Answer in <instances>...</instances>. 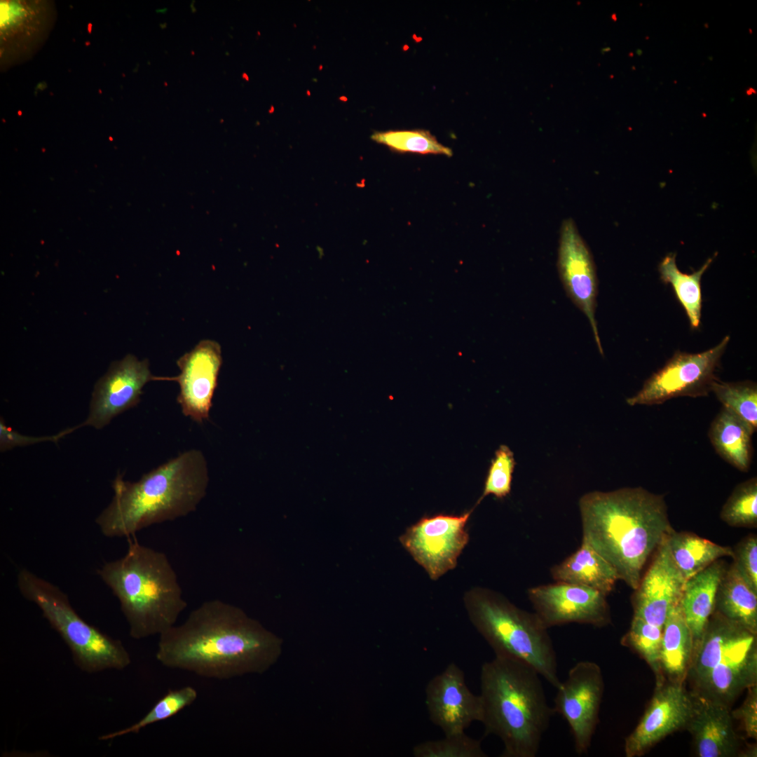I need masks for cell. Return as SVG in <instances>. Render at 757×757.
Returning a JSON list of instances; mask_svg holds the SVG:
<instances>
[{"instance_id": "44dd1931", "label": "cell", "mask_w": 757, "mask_h": 757, "mask_svg": "<svg viewBox=\"0 0 757 757\" xmlns=\"http://www.w3.org/2000/svg\"><path fill=\"white\" fill-rule=\"evenodd\" d=\"M550 572L557 582L590 587L606 596L620 580L614 568L584 543L574 553L554 566Z\"/></svg>"}, {"instance_id": "8992f818", "label": "cell", "mask_w": 757, "mask_h": 757, "mask_svg": "<svg viewBox=\"0 0 757 757\" xmlns=\"http://www.w3.org/2000/svg\"><path fill=\"white\" fill-rule=\"evenodd\" d=\"M463 602L470 622L496 656L522 662L556 689L559 686L557 653L547 628L535 612L480 587L467 591Z\"/></svg>"}, {"instance_id": "484cf974", "label": "cell", "mask_w": 757, "mask_h": 757, "mask_svg": "<svg viewBox=\"0 0 757 757\" xmlns=\"http://www.w3.org/2000/svg\"><path fill=\"white\" fill-rule=\"evenodd\" d=\"M714 257L716 255L709 258L699 270L690 274L684 273L678 268L674 253L668 254L658 266L661 280L671 285L693 329H697L700 324L702 303L701 278Z\"/></svg>"}, {"instance_id": "3957f363", "label": "cell", "mask_w": 757, "mask_h": 757, "mask_svg": "<svg viewBox=\"0 0 757 757\" xmlns=\"http://www.w3.org/2000/svg\"><path fill=\"white\" fill-rule=\"evenodd\" d=\"M209 483L205 457L198 449L186 451L145 473L137 482L115 477L110 503L97 517L101 533L129 537L151 525L194 512Z\"/></svg>"}, {"instance_id": "8d00e7d4", "label": "cell", "mask_w": 757, "mask_h": 757, "mask_svg": "<svg viewBox=\"0 0 757 757\" xmlns=\"http://www.w3.org/2000/svg\"><path fill=\"white\" fill-rule=\"evenodd\" d=\"M751 90H753V91H755V90H753V88H751ZM746 92H747V93H746V94H747V95H751V91H750V88H749V91H748V90H747Z\"/></svg>"}, {"instance_id": "4dcf8cb0", "label": "cell", "mask_w": 757, "mask_h": 757, "mask_svg": "<svg viewBox=\"0 0 757 757\" xmlns=\"http://www.w3.org/2000/svg\"><path fill=\"white\" fill-rule=\"evenodd\" d=\"M662 628L633 616L628 632L621 643L637 652L651 667L657 676V683L662 682L660 669V649Z\"/></svg>"}, {"instance_id": "603a6c76", "label": "cell", "mask_w": 757, "mask_h": 757, "mask_svg": "<svg viewBox=\"0 0 757 757\" xmlns=\"http://www.w3.org/2000/svg\"><path fill=\"white\" fill-rule=\"evenodd\" d=\"M693 638L684 619L680 602L669 612L662 628L660 664L662 675L670 681L687 677L693 653Z\"/></svg>"}, {"instance_id": "ba28073f", "label": "cell", "mask_w": 757, "mask_h": 757, "mask_svg": "<svg viewBox=\"0 0 757 757\" xmlns=\"http://www.w3.org/2000/svg\"><path fill=\"white\" fill-rule=\"evenodd\" d=\"M730 341L725 336L716 346L698 353L676 351L633 396L630 406L657 405L678 397H699L711 392L716 371Z\"/></svg>"}, {"instance_id": "e0dca14e", "label": "cell", "mask_w": 757, "mask_h": 757, "mask_svg": "<svg viewBox=\"0 0 757 757\" xmlns=\"http://www.w3.org/2000/svg\"><path fill=\"white\" fill-rule=\"evenodd\" d=\"M686 581L670 554L666 538L634 589V616L663 627L669 611L680 602Z\"/></svg>"}, {"instance_id": "4316f807", "label": "cell", "mask_w": 757, "mask_h": 757, "mask_svg": "<svg viewBox=\"0 0 757 757\" xmlns=\"http://www.w3.org/2000/svg\"><path fill=\"white\" fill-rule=\"evenodd\" d=\"M723 409L744 421L753 432L757 429V386L751 381L725 382L716 379L711 386Z\"/></svg>"}, {"instance_id": "e575fe53", "label": "cell", "mask_w": 757, "mask_h": 757, "mask_svg": "<svg viewBox=\"0 0 757 757\" xmlns=\"http://www.w3.org/2000/svg\"><path fill=\"white\" fill-rule=\"evenodd\" d=\"M75 427L65 429L57 434L50 436L32 437L23 435L7 426L2 418L0 421V449L5 451L16 446H27L41 442L50 441L55 444L63 437L74 432Z\"/></svg>"}, {"instance_id": "83f0119b", "label": "cell", "mask_w": 757, "mask_h": 757, "mask_svg": "<svg viewBox=\"0 0 757 757\" xmlns=\"http://www.w3.org/2000/svg\"><path fill=\"white\" fill-rule=\"evenodd\" d=\"M198 697V692L192 686H184L169 690L153 707L134 724L99 737L100 740H110L128 734L138 733L143 728L167 720L191 705Z\"/></svg>"}, {"instance_id": "8fae6325", "label": "cell", "mask_w": 757, "mask_h": 757, "mask_svg": "<svg viewBox=\"0 0 757 757\" xmlns=\"http://www.w3.org/2000/svg\"><path fill=\"white\" fill-rule=\"evenodd\" d=\"M172 381V377L151 374L147 359L129 354L114 362L97 382L92 394L88 416L77 425L101 429L120 414L139 402L144 386L151 381Z\"/></svg>"}, {"instance_id": "7402d4cb", "label": "cell", "mask_w": 757, "mask_h": 757, "mask_svg": "<svg viewBox=\"0 0 757 757\" xmlns=\"http://www.w3.org/2000/svg\"><path fill=\"white\" fill-rule=\"evenodd\" d=\"M753 433L744 421L722 408L712 421L708 435L718 455L736 469L746 472L752 461Z\"/></svg>"}, {"instance_id": "d6a6232c", "label": "cell", "mask_w": 757, "mask_h": 757, "mask_svg": "<svg viewBox=\"0 0 757 757\" xmlns=\"http://www.w3.org/2000/svg\"><path fill=\"white\" fill-rule=\"evenodd\" d=\"M515 466L514 453L506 445L496 451L484 483L483 493L477 501L493 495L498 498L506 497L511 491L512 474Z\"/></svg>"}, {"instance_id": "1f68e13d", "label": "cell", "mask_w": 757, "mask_h": 757, "mask_svg": "<svg viewBox=\"0 0 757 757\" xmlns=\"http://www.w3.org/2000/svg\"><path fill=\"white\" fill-rule=\"evenodd\" d=\"M441 739L428 740L414 746V757H486L480 741L465 732L444 735Z\"/></svg>"}, {"instance_id": "d4e9b609", "label": "cell", "mask_w": 757, "mask_h": 757, "mask_svg": "<svg viewBox=\"0 0 757 757\" xmlns=\"http://www.w3.org/2000/svg\"><path fill=\"white\" fill-rule=\"evenodd\" d=\"M670 554L688 580L724 557L733 556V550L690 532L674 530L667 538Z\"/></svg>"}, {"instance_id": "277c9868", "label": "cell", "mask_w": 757, "mask_h": 757, "mask_svg": "<svg viewBox=\"0 0 757 757\" xmlns=\"http://www.w3.org/2000/svg\"><path fill=\"white\" fill-rule=\"evenodd\" d=\"M540 675L529 665L496 656L482 665L481 723L503 744L501 757H536L554 714Z\"/></svg>"}, {"instance_id": "ac0fdd59", "label": "cell", "mask_w": 757, "mask_h": 757, "mask_svg": "<svg viewBox=\"0 0 757 757\" xmlns=\"http://www.w3.org/2000/svg\"><path fill=\"white\" fill-rule=\"evenodd\" d=\"M757 643L754 636L721 657L694 685L693 694L729 705L743 690L756 685Z\"/></svg>"}, {"instance_id": "5b68a950", "label": "cell", "mask_w": 757, "mask_h": 757, "mask_svg": "<svg viewBox=\"0 0 757 757\" xmlns=\"http://www.w3.org/2000/svg\"><path fill=\"white\" fill-rule=\"evenodd\" d=\"M97 573L118 599L133 639L160 635L176 625L186 608L168 557L137 540H130L122 557L104 563Z\"/></svg>"}, {"instance_id": "2e32d148", "label": "cell", "mask_w": 757, "mask_h": 757, "mask_svg": "<svg viewBox=\"0 0 757 757\" xmlns=\"http://www.w3.org/2000/svg\"><path fill=\"white\" fill-rule=\"evenodd\" d=\"M425 705L430 721L444 735L463 732L482 718L480 697L470 690L464 672L455 663L448 664L428 682Z\"/></svg>"}, {"instance_id": "9a60e30c", "label": "cell", "mask_w": 757, "mask_h": 757, "mask_svg": "<svg viewBox=\"0 0 757 757\" xmlns=\"http://www.w3.org/2000/svg\"><path fill=\"white\" fill-rule=\"evenodd\" d=\"M222 364L221 348L215 341H200L177 360L180 369L173 381L179 386L177 401L183 414L197 423L209 418Z\"/></svg>"}, {"instance_id": "30bf717a", "label": "cell", "mask_w": 757, "mask_h": 757, "mask_svg": "<svg viewBox=\"0 0 757 757\" xmlns=\"http://www.w3.org/2000/svg\"><path fill=\"white\" fill-rule=\"evenodd\" d=\"M603 692L599 666L586 660L573 666L557 688L552 708L568 724L578 755L586 753L589 749L599 722Z\"/></svg>"}, {"instance_id": "d6986e66", "label": "cell", "mask_w": 757, "mask_h": 757, "mask_svg": "<svg viewBox=\"0 0 757 757\" xmlns=\"http://www.w3.org/2000/svg\"><path fill=\"white\" fill-rule=\"evenodd\" d=\"M694 709L686 728L693 738L700 757H730L738 750V737L734 730L728 706L693 694Z\"/></svg>"}, {"instance_id": "4fadbf2b", "label": "cell", "mask_w": 757, "mask_h": 757, "mask_svg": "<svg viewBox=\"0 0 757 757\" xmlns=\"http://www.w3.org/2000/svg\"><path fill=\"white\" fill-rule=\"evenodd\" d=\"M527 594L547 629L572 622L602 627L611 621L606 595L590 587L557 582L531 587Z\"/></svg>"}, {"instance_id": "6da1fadb", "label": "cell", "mask_w": 757, "mask_h": 757, "mask_svg": "<svg viewBox=\"0 0 757 757\" xmlns=\"http://www.w3.org/2000/svg\"><path fill=\"white\" fill-rule=\"evenodd\" d=\"M282 644L240 608L212 599L159 635L156 657L168 668L229 679L266 671L280 656Z\"/></svg>"}, {"instance_id": "f1b7e54d", "label": "cell", "mask_w": 757, "mask_h": 757, "mask_svg": "<svg viewBox=\"0 0 757 757\" xmlns=\"http://www.w3.org/2000/svg\"><path fill=\"white\" fill-rule=\"evenodd\" d=\"M371 139L399 153L439 154L451 156V149L424 130H397L375 132Z\"/></svg>"}, {"instance_id": "f546056e", "label": "cell", "mask_w": 757, "mask_h": 757, "mask_svg": "<svg viewBox=\"0 0 757 757\" xmlns=\"http://www.w3.org/2000/svg\"><path fill=\"white\" fill-rule=\"evenodd\" d=\"M720 518L735 527L757 526V478L751 477L734 489L723 505Z\"/></svg>"}, {"instance_id": "9c48e42d", "label": "cell", "mask_w": 757, "mask_h": 757, "mask_svg": "<svg viewBox=\"0 0 757 757\" xmlns=\"http://www.w3.org/2000/svg\"><path fill=\"white\" fill-rule=\"evenodd\" d=\"M472 511L423 517L400 536L403 547L431 580L439 579L456 566L469 542L466 525Z\"/></svg>"}, {"instance_id": "7a4b0ae2", "label": "cell", "mask_w": 757, "mask_h": 757, "mask_svg": "<svg viewBox=\"0 0 757 757\" xmlns=\"http://www.w3.org/2000/svg\"><path fill=\"white\" fill-rule=\"evenodd\" d=\"M582 540L634 590L648 558L674 531L662 495L642 487L592 491L579 500Z\"/></svg>"}, {"instance_id": "5bb4252c", "label": "cell", "mask_w": 757, "mask_h": 757, "mask_svg": "<svg viewBox=\"0 0 757 757\" xmlns=\"http://www.w3.org/2000/svg\"><path fill=\"white\" fill-rule=\"evenodd\" d=\"M693 709V695L687 692L683 683H657L642 718L625 739V756H641L669 735L686 728Z\"/></svg>"}, {"instance_id": "d590c367", "label": "cell", "mask_w": 757, "mask_h": 757, "mask_svg": "<svg viewBox=\"0 0 757 757\" xmlns=\"http://www.w3.org/2000/svg\"><path fill=\"white\" fill-rule=\"evenodd\" d=\"M747 696L741 707L731 713L741 721L748 737H757V685L748 688Z\"/></svg>"}, {"instance_id": "ffe728a7", "label": "cell", "mask_w": 757, "mask_h": 757, "mask_svg": "<svg viewBox=\"0 0 757 757\" xmlns=\"http://www.w3.org/2000/svg\"><path fill=\"white\" fill-rule=\"evenodd\" d=\"M725 569L724 562L718 559L685 582L680 605L694 646L701 639L715 610L718 587Z\"/></svg>"}, {"instance_id": "cb8c5ba5", "label": "cell", "mask_w": 757, "mask_h": 757, "mask_svg": "<svg viewBox=\"0 0 757 757\" xmlns=\"http://www.w3.org/2000/svg\"><path fill=\"white\" fill-rule=\"evenodd\" d=\"M714 611L757 634V593L747 585L733 564L726 568L718 585Z\"/></svg>"}, {"instance_id": "836d02e7", "label": "cell", "mask_w": 757, "mask_h": 757, "mask_svg": "<svg viewBox=\"0 0 757 757\" xmlns=\"http://www.w3.org/2000/svg\"><path fill=\"white\" fill-rule=\"evenodd\" d=\"M733 550V565L747 585L757 593V538L751 535Z\"/></svg>"}, {"instance_id": "52a82bcc", "label": "cell", "mask_w": 757, "mask_h": 757, "mask_svg": "<svg viewBox=\"0 0 757 757\" xmlns=\"http://www.w3.org/2000/svg\"><path fill=\"white\" fill-rule=\"evenodd\" d=\"M17 582L21 594L39 607L67 645L80 669L88 673L122 670L130 664L122 643L86 622L57 586L25 568L19 571Z\"/></svg>"}, {"instance_id": "7c38bea8", "label": "cell", "mask_w": 757, "mask_h": 757, "mask_svg": "<svg viewBox=\"0 0 757 757\" xmlns=\"http://www.w3.org/2000/svg\"><path fill=\"white\" fill-rule=\"evenodd\" d=\"M557 270L564 289L571 301L586 316L599 353L603 355L595 318L598 280L592 253L571 218L560 227Z\"/></svg>"}]
</instances>
